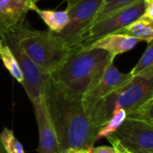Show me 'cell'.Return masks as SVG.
<instances>
[{
	"label": "cell",
	"mask_w": 153,
	"mask_h": 153,
	"mask_svg": "<svg viewBox=\"0 0 153 153\" xmlns=\"http://www.w3.org/2000/svg\"><path fill=\"white\" fill-rule=\"evenodd\" d=\"M46 100L56 130L59 153L77 150L91 152L98 130L91 126L82 100L68 95L51 78Z\"/></svg>",
	"instance_id": "1"
},
{
	"label": "cell",
	"mask_w": 153,
	"mask_h": 153,
	"mask_svg": "<svg viewBox=\"0 0 153 153\" xmlns=\"http://www.w3.org/2000/svg\"><path fill=\"white\" fill-rule=\"evenodd\" d=\"M114 59V56L103 49L81 45L71 50L59 67L50 74V78L68 95L82 100L96 87Z\"/></svg>",
	"instance_id": "2"
},
{
	"label": "cell",
	"mask_w": 153,
	"mask_h": 153,
	"mask_svg": "<svg viewBox=\"0 0 153 153\" xmlns=\"http://www.w3.org/2000/svg\"><path fill=\"white\" fill-rule=\"evenodd\" d=\"M153 99V74L135 75L125 86L96 101L86 114L91 126L99 130L118 109L127 113Z\"/></svg>",
	"instance_id": "3"
},
{
	"label": "cell",
	"mask_w": 153,
	"mask_h": 153,
	"mask_svg": "<svg viewBox=\"0 0 153 153\" xmlns=\"http://www.w3.org/2000/svg\"><path fill=\"white\" fill-rule=\"evenodd\" d=\"M10 29L26 56L47 74L59 67L71 52L55 32L37 30L27 21Z\"/></svg>",
	"instance_id": "4"
},
{
	"label": "cell",
	"mask_w": 153,
	"mask_h": 153,
	"mask_svg": "<svg viewBox=\"0 0 153 153\" xmlns=\"http://www.w3.org/2000/svg\"><path fill=\"white\" fill-rule=\"evenodd\" d=\"M0 37L3 42L11 49L19 63L23 76L22 85L30 102L32 103L46 98L50 74L42 71L26 56L19 46L11 29H8Z\"/></svg>",
	"instance_id": "5"
},
{
	"label": "cell",
	"mask_w": 153,
	"mask_h": 153,
	"mask_svg": "<svg viewBox=\"0 0 153 153\" xmlns=\"http://www.w3.org/2000/svg\"><path fill=\"white\" fill-rule=\"evenodd\" d=\"M103 1L81 0L72 7L65 9L69 15V22L56 35L70 50L81 46L82 37L94 23Z\"/></svg>",
	"instance_id": "6"
},
{
	"label": "cell",
	"mask_w": 153,
	"mask_h": 153,
	"mask_svg": "<svg viewBox=\"0 0 153 153\" xmlns=\"http://www.w3.org/2000/svg\"><path fill=\"white\" fill-rule=\"evenodd\" d=\"M144 12L145 1L139 0L102 17L95 22L83 35L81 45L88 47L104 36L119 31L143 16Z\"/></svg>",
	"instance_id": "7"
},
{
	"label": "cell",
	"mask_w": 153,
	"mask_h": 153,
	"mask_svg": "<svg viewBox=\"0 0 153 153\" xmlns=\"http://www.w3.org/2000/svg\"><path fill=\"white\" fill-rule=\"evenodd\" d=\"M132 153H153V123L126 118L110 135Z\"/></svg>",
	"instance_id": "8"
},
{
	"label": "cell",
	"mask_w": 153,
	"mask_h": 153,
	"mask_svg": "<svg viewBox=\"0 0 153 153\" xmlns=\"http://www.w3.org/2000/svg\"><path fill=\"white\" fill-rule=\"evenodd\" d=\"M132 78L133 76L130 73L124 74L114 65L113 62L110 63L103 72V74L96 87L82 99L85 111L99 100L125 86L132 80Z\"/></svg>",
	"instance_id": "9"
},
{
	"label": "cell",
	"mask_w": 153,
	"mask_h": 153,
	"mask_svg": "<svg viewBox=\"0 0 153 153\" xmlns=\"http://www.w3.org/2000/svg\"><path fill=\"white\" fill-rule=\"evenodd\" d=\"M39 128V153H59L56 130L46 98L31 103Z\"/></svg>",
	"instance_id": "10"
},
{
	"label": "cell",
	"mask_w": 153,
	"mask_h": 153,
	"mask_svg": "<svg viewBox=\"0 0 153 153\" xmlns=\"http://www.w3.org/2000/svg\"><path fill=\"white\" fill-rule=\"evenodd\" d=\"M36 4L32 0H0V19L12 28L25 21L26 14Z\"/></svg>",
	"instance_id": "11"
},
{
	"label": "cell",
	"mask_w": 153,
	"mask_h": 153,
	"mask_svg": "<svg viewBox=\"0 0 153 153\" xmlns=\"http://www.w3.org/2000/svg\"><path fill=\"white\" fill-rule=\"evenodd\" d=\"M139 42L140 41L137 39L133 37L119 33H111L97 39L91 45L84 48H100L116 57L120 54L132 50Z\"/></svg>",
	"instance_id": "12"
},
{
	"label": "cell",
	"mask_w": 153,
	"mask_h": 153,
	"mask_svg": "<svg viewBox=\"0 0 153 153\" xmlns=\"http://www.w3.org/2000/svg\"><path fill=\"white\" fill-rule=\"evenodd\" d=\"M116 33L133 37L139 41H146L148 43L153 40V19L143 15Z\"/></svg>",
	"instance_id": "13"
},
{
	"label": "cell",
	"mask_w": 153,
	"mask_h": 153,
	"mask_svg": "<svg viewBox=\"0 0 153 153\" xmlns=\"http://www.w3.org/2000/svg\"><path fill=\"white\" fill-rule=\"evenodd\" d=\"M32 11L36 12L42 21L48 25V30L58 33L60 32L69 22V15L65 11H55V10H42L35 5Z\"/></svg>",
	"instance_id": "14"
},
{
	"label": "cell",
	"mask_w": 153,
	"mask_h": 153,
	"mask_svg": "<svg viewBox=\"0 0 153 153\" xmlns=\"http://www.w3.org/2000/svg\"><path fill=\"white\" fill-rule=\"evenodd\" d=\"M0 59L2 60L4 65L11 74V75L22 84L23 81V76L19 63L11 49L4 42L0 47Z\"/></svg>",
	"instance_id": "15"
},
{
	"label": "cell",
	"mask_w": 153,
	"mask_h": 153,
	"mask_svg": "<svg viewBox=\"0 0 153 153\" xmlns=\"http://www.w3.org/2000/svg\"><path fill=\"white\" fill-rule=\"evenodd\" d=\"M126 115L127 112L124 109H118L117 111H116L112 115L110 119L98 130L95 137V143L103 137H107L108 135L113 134L126 120Z\"/></svg>",
	"instance_id": "16"
},
{
	"label": "cell",
	"mask_w": 153,
	"mask_h": 153,
	"mask_svg": "<svg viewBox=\"0 0 153 153\" xmlns=\"http://www.w3.org/2000/svg\"><path fill=\"white\" fill-rule=\"evenodd\" d=\"M130 74L132 76L153 74V40L148 42V46L144 53Z\"/></svg>",
	"instance_id": "17"
},
{
	"label": "cell",
	"mask_w": 153,
	"mask_h": 153,
	"mask_svg": "<svg viewBox=\"0 0 153 153\" xmlns=\"http://www.w3.org/2000/svg\"><path fill=\"white\" fill-rule=\"evenodd\" d=\"M0 143L7 153H24L22 145L14 137L13 131L6 127L0 133Z\"/></svg>",
	"instance_id": "18"
},
{
	"label": "cell",
	"mask_w": 153,
	"mask_h": 153,
	"mask_svg": "<svg viewBox=\"0 0 153 153\" xmlns=\"http://www.w3.org/2000/svg\"><path fill=\"white\" fill-rule=\"evenodd\" d=\"M137 1H139V0H104L99 13L96 16L95 22L99 21L102 17L115 12L120 8H123L125 6L132 4Z\"/></svg>",
	"instance_id": "19"
},
{
	"label": "cell",
	"mask_w": 153,
	"mask_h": 153,
	"mask_svg": "<svg viewBox=\"0 0 153 153\" xmlns=\"http://www.w3.org/2000/svg\"><path fill=\"white\" fill-rule=\"evenodd\" d=\"M153 99L148 100L137 108L130 111L126 115V118L137 119L153 123Z\"/></svg>",
	"instance_id": "20"
},
{
	"label": "cell",
	"mask_w": 153,
	"mask_h": 153,
	"mask_svg": "<svg viewBox=\"0 0 153 153\" xmlns=\"http://www.w3.org/2000/svg\"><path fill=\"white\" fill-rule=\"evenodd\" d=\"M107 138H108V142L112 144V146L116 149V151H117V153H132L130 152H128L126 149H125L117 141H116V140H115L114 138H112L110 135L107 136Z\"/></svg>",
	"instance_id": "21"
},
{
	"label": "cell",
	"mask_w": 153,
	"mask_h": 153,
	"mask_svg": "<svg viewBox=\"0 0 153 153\" xmlns=\"http://www.w3.org/2000/svg\"><path fill=\"white\" fill-rule=\"evenodd\" d=\"M91 153H117L113 146H100L93 147Z\"/></svg>",
	"instance_id": "22"
},
{
	"label": "cell",
	"mask_w": 153,
	"mask_h": 153,
	"mask_svg": "<svg viewBox=\"0 0 153 153\" xmlns=\"http://www.w3.org/2000/svg\"><path fill=\"white\" fill-rule=\"evenodd\" d=\"M144 1H145V12L143 15L153 19V0H144Z\"/></svg>",
	"instance_id": "23"
},
{
	"label": "cell",
	"mask_w": 153,
	"mask_h": 153,
	"mask_svg": "<svg viewBox=\"0 0 153 153\" xmlns=\"http://www.w3.org/2000/svg\"><path fill=\"white\" fill-rule=\"evenodd\" d=\"M8 29H10V27L7 25V23L5 22H4L2 19H0V36L4 33Z\"/></svg>",
	"instance_id": "24"
},
{
	"label": "cell",
	"mask_w": 153,
	"mask_h": 153,
	"mask_svg": "<svg viewBox=\"0 0 153 153\" xmlns=\"http://www.w3.org/2000/svg\"><path fill=\"white\" fill-rule=\"evenodd\" d=\"M39 0H35V3H37ZM66 1V3H67V7H66V9H68V8H70V7H72L73 5H74L76 3H78L79 1H81V0H65Z\"/></svg>",
	"instance_id": "25"
},
{
	"label": "cell",
	"mask_w": 153,
	"mask_h": 153,
	"mask_svg": "<svg viewBox=\"0 0 153 153\" xmlns=\"http://www.w3.org/2000/svg\"><path fill=\"white\" fill-rule=\"evenodd\" d=\"M67 153H91L88 151H84V150H77V151H71Z\"/></svg>",
	"instance_id": "26"
},
{
	"label": "cell",
	"mask_w": 153,
	"mask_h": 153,
	"mask_svg": "<svg viewBox=\"0 0 153 153\" xmlns=\"http://www.w3.org/2000/svg\"><path fill=\"white\" fill-rule=\"evenodd\" d=\"M32 1H33V2H34V3H35V0H32ZM35 4H36V3H35Z\"/></svg>",
	"instance_id": "27"
}]
</instances>
